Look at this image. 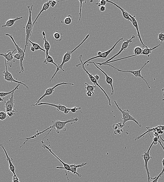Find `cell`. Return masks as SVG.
I'll return each mask as SVG.
<instances>
[{
  "label": "cell",
  "instance_id": "47",
  "mask_svg": "<svg viewBox=\"0 0 164 182\" xmlns=\"http://www.w3.org/2000/svg\"><path fill=\"white\" fill-rule=\"evenodd\" d=\"M71 108H67L66 109H65V110H64V114H68V113L71 111Z\"/></svg>",
  "mask_w": 164,
  "mask_h": 182
},
{
  "label": "cell",
  "instance_id": "31",
  "mask_svg": "<svg viewBox=\"0 0 164 182\" xmlns=\"http://www.w3.org/2000/svg\"><path fill=\"white\" fill-rule=\"evenodd\" d=\"M53 37L56 41H60L63 39V34H60L59 32H56L53 34Z\"/></svg>",
  "mask_w": 164,
  "mask_h": 182
},
{
  "label": "cell",
  "instance_id": "13",
  "mask_svg": "<svg viewBox=\"0 0 164 182\" xmlns=\"http://www.w3.org/2000/svg\"><path fill=\"white\" fill-rule=\"evenodd\" d=\"M63 85H70L74 86V84L73 83H67L63 82L61 83L57 84V85H55L54 87H52V88H48V89H47V90H46V91H45L44 94L42 96H41V97L39 98L38 101H36V104H38V103H39L40 101H41L42 99H43L45 97L51 95H52L53 92H54V89H55L56 88L58 87V86Z\"/></svg>",
  "mask_w": 164,
  "mask_h": 182
},
{
  "label": "cell",
  "instance_id": "44",
  "mask_svg": "<svg viewBox=\"0 0 164 182\" xmlns=\"http://www.w3.org/2000/svg\"><path fill=\"white\" fill-rule=\"evenodd\" d=\"M57 3V1H52V2H51L50 6H51L52 7H54Z\"/></svg>",
  "mask_w": 164,
  "mask_h": 182
},
{
  "label": "cell",
  "instance_id": "52",
  "mask_svg": "<svg viewBox=\"0 0 164 182\" xmlns=\"http://www.w3.org/2000/svg\"><path fill=\"white\" fill-rule=\"evenodd\" d=\"M4 100V97H0V103H1V102H3Z\"/></svg>",
  "mask_w": 164,
  "mask_h": 182
},
{
  "label": "cell",
  "instance_id": "21",
  "mask_svg": "<svg viewBox=\"0 0 164 182\" xmlns=\"http://www.w3.org/2000/svg\"><path fill=\"white\" fill-rule=\"evenodd\" d=\"M107 1V2H109V3H111V4H113V5H115V6H116V7H117V8H119L120 10H121V11H122V15H123V17H124L125 19H126V20H128V21H130L131 22H132L131 18L130 17H129V15H128V12H127V11H125L123 9V8H122V7H120V6H119V5H117V4H115V3H113V2H111V1H108V0H107V1Z\"/></svg>",
  "mask_w": 164,
  "mask_h": 182
},
{
  "label": "cell",
  "instance_id": "12",
  "mask_svg": "<svg viewBox=\"0 0 164 182\" xmlns=\"http://www.w3.org/2000/svg\"><path fill=\"white\" fill-rule=\"evenodd\" d=\"M14 92L12 94L11 96L9 99H7V101L5 102V108L6 112L9 111L16 112L15 108V100L14 99Z\"/></svg>",
  "mask_w": 164,
  "mask_h": 182
},
{
  "label": "cell",
  "instance_id": "43",
  "mask_svg": "<svg viewBox=\"0 0 164 182\" xmlns=\"http://www.w3.org/2000/svg\"><path fill=\"white\" fill-rule=\"evenodd\" d=\"M14 58L18 60H20V57L18 53L16 54L13 55Z\"/></svg>",
  "mask_w": 164,
  "mask_h": 182
},
{
  "label": "cell",
  "instance_id": "29",
  "mask_svg": "<svg viewBox=\"0 0 164 182\" xmlns=\"http://www.w3.org/2000/svg\"><path fill=\"white\" fill-rule=\"evenodd\" d=\"M28 42L29 43V42L32 44V46L35 48V50H39L43 52L46 53V51H45L44 49L42 48L38 44H37V43H34V42H32L30 40V39L29 40Z\"/></svg>",
  "mask_w": 164,
  "mask_h": 182
},
{
  "label": "cell",
  "instance_id": "14",
  "mask_svg": "<svg viewBox=\"0 0 164 182\" xmlns=\"http://www.w3.org/2000/svg\"><path fill=\"white\" fill-rule=\"evenodd\" d=\"M123 39H124L123 38H122L120 39L116 43H115V44L113 45V47H112V48H111V49H109V50H107V51L103 53H102V54L101 55H98L96 56V57H93V58H91V59H89L88 60H87V61H85V62H83V65L85 66V64H86L87 63V62H90V61L93 60V59H96V58H105V59H106V58L108 57V55H109V54H110V53H111V52H112V50H113V49H114L115 48L116 46V45H117V44H118V43H119L122 40H123Z\"/></svg>",
  "mask_w": 164,
  "mask_h": 182
},
{
  "label": "cell",
  "instance_id": "30",
  "mask_svg": "<svg viewBox=\"0 0 164 182\" xmlns=\"http://www.w3.org/2000/svg\"><path fill=\"white\" fill-rule=\"evenodd\" d=\"M85 84L86 85V86L85 87V89L87 91H91L94 93L95 92V89L96 88V86H92L90 85L89 84L85 83Z\"/></svg>",
  "mask_w": 164,
  "mask_h": 182
},
{
  "label": "cell",
  "instance_id": "37",
  "mask_svg": "<svg viewBox=\"0 0 164 182\" xmlns=\"http://www.w3.org/2000/svg\"><path fill=\"white\" fill-rule=\"evenodd\" d=\"M79 2H80V12H79V21H80V20H81V11H82V3H83V2H85V3H86V1H79Z\"/></svg>",
  "mask_w": 164,
  "mask_h": 182
},
{
  "label": "cell",
  "instance_id": "56",
  "mask_svg": "<svg viewBox=\"0 0 164 182\" xmlns=\"http://www.w3.org/2000/svg\"><path fill=\"white\" fill-rule=\"evenodd\" d=\"M162 91H163V96L164 97V89H163V90H162ZM162 101H164V99H163Z\"/></svg>",
  "mask_w": 164,
  "mask_h": 182
},
{
  "label": "cell",
  "instance_id": "8",
  "mask_svg": "<svg viewBox=\"0 0 164 182\" xmlns=\"http://www.w3.org/2000/svg\"><path fill=\"white\" fill-rule=\"evenodd\" d=\"M154 142V141H153L152 144L150 145L149 148H148L147 151L145 152L144 153L141 155V156H142V157L143 159V160H144V166L146 170L147 174V179L148 182H151L150 181V180L151 179V177L150 176V173L148 168V161H150V159L152 158V157H151V155H150V151L152 146L153 145Z\"/></svg>",
  "mask_w": 164,
  "mask_h": 182
},
{
  "label": "cell",
  "instance_id": "41",
  "mask_svg": "<svg viewBox=\"0 0 164 182\" xmlns=\"http://www.w3.org/2000/svg\"><path fill=\"white\" fill-rule=\"evenodd\" d=\"M12 182H20L19 179L17 177V175H13V176Z\"/></svg>",
  "mask_w": 164,
  "mask_h": 182
},
{
  "label": "cell",
  "instance_id": "34",
  "mask_svg": "<svg viewBox=\"0 0 164 182\" xmlns=\"http://www.w3.org/2000/svg\"><path fill=\"white\" fill-rule=\"evenodd\" d=\"M7 117V113L4 111L0 112V120L3 121Z\"/></svg>",
  "mask_w": 164,
  "mask_h": 182
},
{
  "label": "cell",
  "instance_id": "57",
  "mask_svg": "<svg viewBox=\"0 0 164 182\" xmlns=\"http://www.w3.org/2000/svg\"><path fill=\"white\" fill-rule=\"evenodd\" d=\"M93 2V1H90V2H91V3H92V2Z\"/></svg>",
  "mask_w": 164,
  "mask_h": 182
},
{
  "label": "cell",
  "instance_id": "11",
  "mask_svg": "<svg viewBox=\"0 0 164 182\" xmlns=\"http://www.w3.org/2000/svg\"><path fill=\"white\" fill-rule=\"evenodd\" d=\"M41 142L43 144V148H44V149H46L49 150V151L52 154L53 156H54V157H55L56 158H57V159H58L59 161L60 162H61L62 164H63V167H57L56 169H63V170H66V171H68V172H71V170L69 165L65 163V162H63V161H62V160H61L55 154L53 153L52 152L51 150L50 149V148H49L48 146H47V145H45L43 141H42Z\"/></svg>",
  "mask_w": 164,
  "mask_h": 182
},
{
  "label": "cell",
  "instance_id": "32",
  "mask_svg": "<svg viewBox=\"0 0 164 182\" xmlns=\"http://www.w3.org/2000/svg\"><path fill=\"white\" fill-rule=\"evenodd\" d=\"M143 51V49L141 47H136L134 49V54L136 56L140 55L141 54V53Z\"/></svg>",
  "mask_w": 164,
  "mask_h": 182
},
{
  "label": "cell",
  "instance_id": "6",
  "mask_svg": "<svg viewBox=\"0 0 164 182\" xmlns=\"http://www.w3.org/2000/svg\"><path fill=\"white\" fill-rule=\"evenodd\" d=\"M150 62L149 61H148L144 65H143V66H142V67H141V69H140L135 71H123V70H120L119 69H118L114 67V66H112L111 65V64H107V63H106V64H101V65H100V66H101L102 65H108L109 66L117 70V71H118V72H123V73H131V74H132L133 75H134L135 77H140V78H142V79L143 80V81H144L146 83L147 85V86H148V88H149V89H150V86H149V85L147 81L145 79L144 77H143V76H142V75H141V71H142V69H143V68H144L146 66V65L148 63H149Z\"/></svg>",
  "mask_w": 164,
  "mask_h": 182
},
{
  "label": "cell",
  "instance_id": "3",
  "mask_svg": "<svg viewBox=\"0 0 164 182\" xmlns=\"http://www.w3.org/2000/svg\"><path fill=\"white\" fill-rule=\"evenodd\" d=\"M27 8H28L29 12V16L28 21L26 25V41L25 45V48L24 49V52H25L26 50L27 47L28 45V40L30 39V38L31 37V34H32V31L33 30V22L32 21V10L33 7V5L30 6L29 5L27 6Z\"/></svg>",
  "mask_w": 164,
  "mask_h": 182
},
{
  "label": "cell",
  "instance_id": "15",
  "mask_svg": "<svg viewBox=\"0 0 164 182\" xmlns=\"http://www.w3.org/2000/svg\"><path fill=\"white\" fill-rule=\"evenodd\" d=\"M128 15H129V17H130V18H131L132 21V23L135 29H136V31H137V36H138V39H139V40H140V43H141V45H142L143 47H145V48H147L148 47L147 46L145 45L144 44H143V41H142L141 35H140V32H139L138 22H137V20H136V18H135V16H132L129 13H128Z\"/></svg>",
  "mask_w": 164,
  "mask_h": 182
},
{
  "label": "cell",
  "instance_id": "18",
  "mask_svg": "<svg viewBox=\"0 0 164 182\" xmlns=\"http://www.w3.org/2000/svg\"><path fill=\"white\" fill-rule=\"evenodd\" d=\"M0 146L3 148V150L4 151V152H5V155H6V159H7L6 160L8 161V163H9V170L12 172L13 174V175H16V173H15V167L14 166L13 164L12 161L13 160L12 158H11L9 157V156H8V153H7V152H6V149H5L4 146H3V144H1V145H0Z\"/></svg>",
  "mask_w": 164,
  "mask_h": 182
},
{
  "label": "cell",
  "instance_id": "28",
  "mask_svg": "<svg viewBox=\"0 0 164 182\" xmlns=\"http://www.w3.org/2000/svg\"><path fill=\"white\" fill-rule=\"evenodd\" d=\"M20 84H18V85L16 86V88H14L13 90H12L10 92H0V97H5L11 94H12L16 90H17L19 89V86H20Z\"/></svg>",
  "mask_w": 164,
  "mask_h": 182
},
{
  "label": "cell",
  "instance_id": "45",
  "mask_svg": "<svg viewBox=\"0 0 164 182\" xmlns=\"http://www.w3.org/2000/svg\"><path fill=\"white\" fill-rule=\"evenodd\" d=\"M86 94L88 96L92 97L93 95L94 94V93L91 92V91H87V92H86Z\"/></svg>",
  "mask_w": 164,
  "mask_h": 182
},
{
  "label": "cell",
  "instance_id": "22",
  "mask_svg": "<svg viewBox=\"0 0 164 182\" xmlns=\"http://www.w3.org/2000/svg\"><path fill=\"white\" fill-rule=\"evenodd\" d=\"M16 50V49H15L13 51H11V50H8L7 51V53L3 54V53H0V56H3L6 59V61L8 62H11L14 59L13 53Z\"/></svg>",
  "mask_w": 164,
  "mask_h": 182
},
{
  "label": "cell",
  "instance_id": "24",
  "mask_svg": "<svg viewBox=\"0 0 164 182\" xmlns=\"http://www.w3.org/2000/svg\"><path fill=\"white\" fill-rule=\"evenodd\" d=\"M42 34L43 36V39L44 41V46L45 50L46 51V53H46V57L47 55L49 54V50H50V45L49 41L46 39V33H45L44 31H43Z\"/></svg>",
  "mask_w": 164,
  "mask_h": 182
},
{
  "label": "cell",
  "instance_id": "36",
  "mask_svg": "<svg viewBox=\"0 0 164 182\" xmlns=\"http://www.w3.org/2000/svg\"><path fill=\"white\" fill-rule=\"evenodd\" d=\"M162 176V173L161 172L158 176H155L154 178L151 177V179L153 180L152 182H158V179L160 178Z\"/></svg>",
  "mask_w": 164,
  "mask_h": 182
},
{
  "label": "cell",
  "instance_id": "46",
  "mask_svg": "<svg viewBox=\"0 0 164 182\" xmlns=\"http://www.w3.org/2000/svg\"><path fill=\"white\" fill-rule=\"evenodd\" d=\"M100 9L101 12H105V10H106V6H101L100 7Z\"/></svg>",
  "mask_w": 164,
  "mask_h": 182
},
{
  "label": "cell",
  "instance_id": "23",
  "mask_svg": "<svg viewBox=\"0 0 164 182\" xmlns=\"http://www.w3.org/2000/svg\"><path fill=\"white\" fill-rule=\"evenodd\" d=\"M52 1H48V2H47V3H45L43 4V6L42 9L41 11L38 14L37 17H36V19H35V21H34V22H33V27H34V24H35V22H36V21H37V19H38V17H39V16H40L41 15V14L42 13L43 11H47L48 9H49V7H50V5H51V2H52Z\"/></svg>",
  "mask_w": 164,
  "mask_h": 182
},
{
  "label": "cell",
  "instance_id": "42",
  "mask_svg": "<svg viewBox=\"0 0 164 182\" xmlns=\"http://www.w3.org/2000/svg\"><path fill=\"white\" fill-rule=\"evenodd\" d=\"M100 3V5H101V6H105L106 5V3H107V2L106 1H105V0H101V1H99Z\"/></svg>",
  "mask_w": 164,
  "mask_h": 182
},
{
  "label": "cell",
  "instance_id": "7",
  "mask_svg": "<svg viewBox=\"0 0 164 182\" xmlns=\"http://www.w3.org/2000/svg\"><path fill=\"white\" fill-rule=\"evenodd\" d=\"M5 35L6 36H8L11 38V40H12L15 46H16V49H17V50L18 51V54H19V56L20 57V71L19 72V74H21V73H23L24 71V68L23 66V61L24 59H25V52H24V50L21 49V48H20L18 46V45L16 43V41L14 40V39L12 35L11 34H8V33H6L5 34Z\"/></svg>",
  "mask_w": 164,
  "mask_h": 182
},
{
  "label": "cell",
  "instance_id": "26",
  "mask_svg": "<svg viewBox=\"0 0 164 182\" xmlns=\"http://www.w3.org/2000/svg\"><path fill=\"white\" fill-rule=\"evenodd\" d=\"M161 45L162 44L161 43V44H159V45L155 46V47H153V48H149L148 47H147V48H145V49H143V51H142L141 54L143 55H148V57H149V55L151 54V53H152V52L153 51V50L158 48V47H159V46H161Z\"/></svg>",
  "mask_w": 164,
  "mask_h": 182
},
{
  "label": "cell",
  "instance_id": "54",
  "mask_svg": "<svg viewBox=\"0 0 164 182\" xmlns=\"http://www.w3.org/2000/svg\"><path fill=\"white\" fill-rule=\"evenodd\" d=\"M96 5H97L98 7H100L101 6V5H100V3H97L96 4Z\"/></svg>",
  "mask_w": 164,
  "mask_h": 182
},
{
  "label": "cell",
  "instance_id": "35",
  "mask_svg": "<svg viewBox=\"0 0 164 182\" xmlns=\"http://www.w3.org/2000/svg\"><path fill=\"white\" fill-rule=\"evenodd\" d=\"M158 40L161 43L164 41V34L163 32L160 33L158 35Z\"/></svg>",
  "mask_w": 164,
  "mask_h": 182
},
{
  "label": "cell",
  "instance_id": "33",
  "mask_svg": "<svg viewBox=\"0 0 164 182\" xmlns=\"http://www.w3.org/2000/svg\"><path fill=\"white\" fill-rule=\"evenodd\" d=\"M72 20L73 19L71 15H69L65 18L64 21L63 22L65 24L68 25L71 24Z\"/></svg>",
  "mask_w": 164,
  "mask_h": 182
},
{
  "label": "cell",
  "instance_id": "27",
  "mask_svg": "<svg viewBox=\"0 0 164 182\" xmlns=\"http://www.w3.org/2000/svg\"><path fill=\"white\" fill-rule=\"evenodd\" d=\"M43 63H46V64H48V63H52V64L55 65L57 68L58 67V65L54 62L53 58L51 56L49 55V54L48 55L47 57L45 58Z\"/></svg>",
  "mask_w": 164,
  "mask_h": 182
},
{
  "label": "cell",
  "instance_id": "48",
  "mask_svg": "<svg viewBox=\"0 0 164 182\" xmlns=\"http://www.w3.org/2000/svg\"><path fill=\"white\" fill-rule=\"evenodd\" d=\"M159 137H154V138L153 139V141H154V143H157V142H158V139H159Z\"/></svg>",
  "mask_w": 164,
  "mask_h": 182
},
{
  "label": "cell",
  "instance_id": "51",
  "mask_svg": "<svg viewBox=\"0 0 164 182\" xmlns=\"http://www.w3.org/2000/svg\"><path fill=\"white\" fill-rule=\"evenodd\" d=\"M65 173H66V174H65V175H66V177H67V180H68V182H69V179H68V176H67V172H66V170H65Z\"/></svg>",
  "mask_w": 164,
  "mask_h": 182
},
{
  "label": "cell",
  "instance_id": "16",
  "mask_svg": "<svg viewBox=\"0 0 164 182\" xmlns=\"http://www.w3.org/2000/svg\"><path fill=\"white\" fill-rule=\"evenodd\" d=\"M88 62L90 63H93V64L95 66V67H96L97 68V69H99L100 71H101V72H102V73H103L104 74L106 77V82H107V83L108 84V85H110V86H111V89H112V92H111V95H113V94H114V91L113 86V79H112V78H111V77H110V76H108V75L107 74V73H105L103 70H102L100 68L98 67L96 65V64H95V62Z\"/></svg>",
  "mask_w": 164,
  "mask_h": 182
},
{
  "label": "cell",
  "instance_id": "4",
  "mask_svg": "<svg viewBox=\"0 0 164 182\" xmlns=\"http://www.w3.org/2000/svg\"><path fill=\"white\" fill-rule=\"evenodd\" d=\"M82 55H81L79 56V60H80V62H81V63H80V64H77V65L76 66H77V67H78L80 66L81 65H82V68L83 69V70L85 71L86 73V74H87L88 76V77L89 78L90 80H91V81H92V82L94 84V85H95V86H98V87H99V88H100L101 90L103 92V93H104L105 95L106 96V97H107V100H108V102H109V106H111V99H110V98L108 96V95L107 94V93H106V91H105V90H104L103 89L102 87L100 85H99V84L98 83L97 81L96 80V78H95V77H94V76H93L92 74H91L89 73L88 71L85 68V67L84 65H83V62H82Z\"/></svg>",
  "mask_w": 164,
  "mask_h": 182
},
{
  "label": "cell",
  "instance_id": "1",
  "mask_svg": "<svg viewBox=\"0 0 164 182\" xmlns=\"http://www.w3.org/2000/svg\"><path fill=\"white\" fill-rule=\"evenodd\" d=\"M78 120L79 119L78 118H72L71 119L64 122L58 120H54V121H52V125L50 127V129H51L50 131L48 132L47 135L43 139L42 141H43L44 139L48 136L52 129H56L57 133L58 134L61 131L66 132V129L65 128V127H66V124L69 123H71V124H72L73 123H76L78 121Z\"/></svg>",
  "mask_w": 164,
  "mask_h": 182
},
{
  "label": "cell",
  "instance_id": "19",
  "mask_svg": "<svg viewBox=\"0 0 164 182\" xmlns=\"http://www.w3.org/2000/svg\"><path fill=\"white\" fill-rule=\"evenodd\" d=\"M43 105H50V106L55 107L57 109V110L58 111H61L64 112L65 109L67 108V107H66V106H64V105H61L60 104H59V105H56V104L46 103H38V104H35L34 105L33 104V105H32L34 106H37Z\"/></svg>",
  "mask_w": 164,
  "mask_h": 182
},
{
  "label": "cell",
  "instance_id": "25",
  "mask_svg": "<svg viewBox=\"0 0 164 182\" xmlns=\"http://www.w3.org/2000/svg\"><path fill=\"white\" fill-rule=\"evenodd\" d=\"M22 18H23V17H17V18H15V19H9V20L6 21L5 25L2 26V27H11L12 26L14 25L16 21L22 19Z\"/></svg>",
  "mask_w": 164,
  "mask_h": 182
},
{
  "label": "cell",
  "instance_id": "20",
  "mask_svg": "<svg viewBox=\"0 0 164 182\" xmlns=\"http://www.w3.org/2000/svg\"><path fill=\"white\" fill-rule=\"evenodd\" d=\"M87 164V162H85V163H82L81 164L78 165H76L74 164L69 165V166L71 170V172L73 174H77L78 177L80 178L82 176V175L78 173L77 171V169L78 168L83 167Z\"/></svg>",
  "mask_w": 164,
  "mask_h": 182
},
{
  "label": "cell",
  "instance_id": "50",
  "mask_svg": "<svg viewBox=\"0 0 164 182\" xmlns=\"http://www.w3.org/2000/svg\"><path fill=\"white\" fill-rule=\"evenodd\" d=\"M31 51H32V52H34L35 50V48H34L32 46H31Z\"/></svg>",
  "mask_w": 164,
  "mask_h": 182
},
{
  "label": "cell",
  "instance_id": "38",
  "mask_svg": "<svg viewBox=\"0 0 164 182\" xmlns=\"http://www.w3.org/2000/svg\"><path fill=\"white\" fill-rule=\"evenodd\" d=\"M158 142H159V143H160V144L161 146V147H162L163 149V150L164 152V147L163 145L161 143V142L160 141H158ZM162 163L163 165V169L162 170V172H161V173H162V175H163V174L164 173V158L163 159L162 161Z\"/></svg>",
  "mask_w": 164,
  "mask_h": 182
},
{
  "label": "cell",
  "instance_id": "2",
  "mask_svg": "<svg viewBox=\"0 0 164 182\" xmlns=\"http://www.w3.org/2000/svg\"><path fill=\"white\" fill-rule=\"evenodd\" d=\"M90 34H88V35H87L85 39L83 40V41H82L80 44H79V45L77 47H76V48H75L74 50H72V51H68L66 52V53L64 54V55L63 56V61H62V63L61 64H58V67L57 68V69L55 73H54V75L52 76V77H51V79L50 80V82H51V80L53 79L54 78V76L56 75L57 73L60 71V70H62V71H63V72H65L64 69H63V66H64V64L66 63V62H68V61L70 60L71 59L72 55V54L75 51V50H77L78 48H79L82 44H83L84 42H85V41L87 39H88L89 37L90 36Z\"/></svg>",
  "mask_w": 164,
  "mask_h": 182
},
{
  "label": "cell",
  "instance_id": "53",
  "mask_svg": "<svg viewBox=\"0 0 164 182\" xmlns=\"http://www.w3.org/2000/svg\"><path fill=\"white\" fill-rule=\"evenodd\" d=\"M102 53L100 51L98 52L97 53V54H98V55H101L102 54Z\"/></svg>",
  "mask_w": 164,
  "mask_h": 182
},
{
  "label": "cell",
  "instance_id": "40",
  "mask_svg": "<svg viewBox=\"0 0 164 182\" xmlns=\"http://www.w3.org/2000/svg\"><path fill=\"white\" fill-rule=\"evenodd\" d=\"M80 109H81V107L77 108L76 107H74L73 108H71V111L73 113H75L77 110H80Z\"/></svg>",
  "mask_w": 164,
  "mask_h": 182
},
{
  "label": "cell",
  "instance_id": "55",
  "mask_svg": "<svg viewBox=\"0 0 164 182\" xmlns=\"http://www.w3.org/2000/svg\"><path fill=\"white\" fill-rule=\"evenodd\" d=\"M160 138L162 140V141L163 142V143H164V140L162 138V137L160 135Z\"/></svg>",
  "mask_w": 164,
  "mask_h": 182
},
{
  "label": "cell",
  "instance_id": "49",
  "mask_svg": "<svg viewBox=\"0 0 164 182\" xmlns=\"http://www.w3.org/2000/svg\"><path fill=\"white\" fill-rule=\"evenodd\" d=\"M94 77H95V78H96V80L98 81L99 80L100 78V77L99 76H98V75H94Z\"/></svg>",
  "mask_w": 164,
  "mask_h": 182
},
{
  "label": "cell",
  "instance_id": "17",
  "mask_svg": "<svg viewBox=\"0 0 164 182\" xmlns=\"http://www.w3.org/2000/svg\"><path fill=\"white\" fill-rule=\"evenodd\" d=\"M146 128L147 129L148 131L145 132L143 134L137 137H136L135 138V141H137V140L140 139L142 137L144 136V135H146L147 133H150V132H152V131L156 132L157 133L158 131H160V130H162V131L164 130V125H159L153 128H150L149 127H147Z\"/></svg>",
  "mask_w": 164,
  "mask_h": 182
},
{
  "label": "cell",
  "instance_id": "9",
  "mask_svg": "<svg viewBox=\"0 0 164 182\" xmlns=\"http://www.w3.org/2000/svg\"><path fill=\"white\" fill-rule=\"evenodd\" d=\"M5 61L6 71H4L3 72V75L4 77L5 80L8 82L11 83L15 82L16 83L20 84V85H23L28 90L29 89V88L28 86H27L26 84L23 83L21 82L18 81L14 79L12 74L8 71V68H7V61H6V59H5Z\"/></svg>",
  "mask_w": 164,
  "mask_h": 182
},
{
  "label": "cell",
  "instance_id": "10",
  "mask_svg": "<svg viewBox=\"0 0 164 182\" xmlns=\"http://www.w3.org/2000/svg\"><path fill=\"white\" fill-rule=\"evenodd\" d=\"M135 38H136V36H135V35H133L132 36L131 38L130 39H126V41H123V44H122V47H121V49H120V51L117 54H115V55H114L112 57H111V58H110V59H108V60H107L106 62H103V63H95H95L96 64H99V65L100 66V65H101V64H105V63H107V62L111 61V60H113V59H114L115 58H116V57H117V56L121 54L123 50H126L127 48H128V45H129L130 43H132V40L135 39Z\"/></svg>",
  "mask_w": 164,
  "mask_h": 182
},
{
  "label": "cell",
  "instance_id": "5",
  "mask_svg": "<svg viewBox=\"0 0 164 182\" xmlns=\"http://www.w3.org/2000/svg\"><path fill=\"white\" fill-rule=\"evenodd\" d=\"M114 103L116 105L117 108L122 113V119H123V124L122 125L125 126V123L128 121H132L134 122L139 127H142L141 124H139V122L135 119L130 114V111L128 110H122V109L119 106L118 104L116 102V101H114Z\"/></svg>",
  "mask_w": 164,
  "mask_h": 182
},
{
  "label": "cell",
  "instance_id": "39",
  "mask_svg": "<svg viewBox=\"0 0 164 182\" xmlns=\"http://www.w3.org/2000/svg\"><path fill=\"white\" fill-rule=\"evenodd\" d=\"M15 112V111H9L6 112L7 117H8V118L12 117V116H13V115H14Z\"/></svg>",
  "mask_w": 164,
  "mask_h": 182
}]
</instances>
